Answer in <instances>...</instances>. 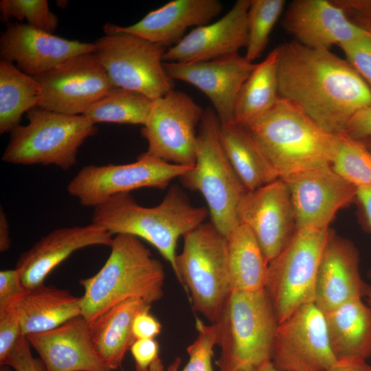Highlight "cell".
I'll list each match as a JSON object with an SVG mask.
<instances>
[{"label":"cell","instance_id":"cell-22","mask_svg":"<svg viewBox=\"0 0 371 371\" xmlns=\"http://www.w3.org/2000/svg\"><path fill=\"white\" fill-rule=\"evenodd\" d=\"M359 262L358 251L352 242L330 231L315 282L314 303L323 313L364 297L367 284L360 276Z\"/></svg>","mask_w":371,"mask_h":371},{"label":"cell","instance_id":"cell-28","mask_svg":"<svg viewBox=\"0 0 371 371\" xmlns=\"http://www.w3.org/2000/svg\"><path fill=\"white\" fill-rule=\"evenodd\" d=\"M219 136L233 168L247 191L280 179L246 126L236 122L221 124Z\"/></svg>","mask_w":371,"mask_h":371},{"label":"cell","instance_id":"cell-37","mask_svg":"<svg viewBox=\"0 0 371 371\" xmlns=\"http://www.w3.org/2000/svg\"><path fill=\"white\" fill-rule=\"evenodd\" d=\"M339 46L346 60L371 89V36L361 37Z\"/></svg>","mask_w":371,"mask_h":371},{"label":"cell","instance_id":"cell-27","mask_svg":"<svg viewBox=\"0 0 371 371\" xmlns=\"http://www.w3.org/2000/svg\"><path fill=\"white\" fill-rule=\"evenodd\" d=\"M324 314L337 359L371 357V310L363 298L350 300Z\"/></svg>","mask_w":371,"mask_h":371},{"label":"cell","instance_id":"cell-39","mask_svg":"<svg viewBox=\"0 0 371 371\" xmlns=\"http://www.w3.org/2000/svg\"><path fill=\"white\" fill-rule=\"evenodd\" d=\"M24 336L16 308L0 311V363Z\"/></svg>","mask_w":371,"mask_h":371},{"label":"cell","instance_id":"cell-49","mask_svg":"<svg viewBox=\"0 0 371 371\" xmlns=\"http://www.w3.org/2000/svg\"><path fill=\"white\" fill-rule=\"evenodd\" d=\"M369 276L371 279V271L370 272ZM364 297L366 298L367 305L371 310V281L369 284H366Z\"/></svg>","mask_w":371,"mask_h":371},{"label":"cell","instance_id":"cell-32","mask_svg":"<svg viewBox=\"0 0 371 371\" xmlns=\"http://www.w3.org/2000/svg\"><path fill=\"white\" fill-rule=\"evenodd\" d=\"M153 100L143 94L114 87L83 114L94 124L100 122L142 124L150 115Z\"/></svg>","mask_w":371,"mask_h":371},{"label":"cell","instance_id":"cell-52","mask_svg":"<svg viewBox=\"0 0 371 371\" xmlns=\"http://www.w3.org/2000/svg\"><path fill=\"white\" fill-rule=\"evenodd\" d=\"M1 371H12L10 367L7 366H1Z\"/></svg>","mask_w":371,"mask_h":371},{"label":"cell","instance_id":"cell-12","mask_svg":"<svg viewBox=\"0 0 371 371\" xmlns=\"http://www.w3.org/2000/svg\"><path fill=\"white\" fill-rule=\"evenodd\" d=\"M204 109L186 93L172 89L153 100L150 115L141 129L146 152L167 162L194 166L199 125Z\"/></svg>","mask_w":371,"mask_h":371},{"label":"cell","instance_id":"cell-42","mask_svg":"<svg viewBox=\"0 0 371 371\" xmlns=\"http://www.w3.org/2000/svg\"><path fill=\"white\" fill-rule=\"evenodd\" d=\"M136 371H149L159 357V344L155 339H136L130 348Z\"/></svg>","mask_w":371,"mask_h":371},{"label":"cell","instance_id":"cell-15","mask_svg":"<svg viewBox=\"0 0 371 371\" xmlns=\"http://www.w3.org/2000/svg\"><path fill=\"white\" fill-rule=\"evenodd\" d=\"M290 192L297 229H329L337 212L356 198L358 188L330 166L282 179Z\"/></svg>","mask_w":371,"mask_h":371},{"label":"cell","instance_id":"cell-35","mask_svg":"<svg viewBox=\"0 0 371 371\" xmlns=\"http://www.w3.org/2000/svg\"><path fill=\"white\" fill-rule=\"evenodd\" d=\"M0 19L6 23L11 19L26 20L27 25L52 34L58 27V17L45 0H1Z\"/></svg>","mask_w":371,"mask_h":371},{"label":"cell","instance_id":"cell-30","mask_svg":"<svg viewBox=\"0 0 371 371\" xmlns=\"http://www.w3.org/2000/svg\"><path fill=\"white\" fill-rule=\"evenodd\" d=\"M278 47L273 49L254 69L238 96L235 122L245 126L268 112L280 98Z\"/></svg>","mask_w":371,"mask_h":371},{"label":"cell","instance_id":"cell-34","mask_svg":"<svg viewBox=\"0 0 371 371\" xmlns=\"http://www.w3.org/2000/svg\"><path fill=\"white\" fill-rule=\"evenodd\" d=\"M284 0H251L248 10L246 59L253 63L265 50L269 35L280 16Z\"/></svg>","mask_w":371,"mask_h":371},{"label":"cell","instance_id":"cell-20","mask_svg":"<svg viewBox=\"0 0 371 371\" xmlns=\"http://www.w3.org/2000/svg\"><path fill=\"white\" fill-rule=\"evenodd\" d=\"M282 25L304 46L328 49L333 45L371 36L346 16L331 0H295L286 10Z\"/></svg>","mask_w":371,"mask_h":371},{"label":"cell","instance_id":"cell-16","mask_svg":"<svg viewBox=\"0 0 371 371\" xmlns=\"http://www.w3.org/2000/svg\"><path fill=\"white\" fill-rule=\"evenodd\" d=\"M238 216L240 223L253 233L269 262L297 230L290 192L282 179L247 191L240 201Z\"/></svg>","mask_w":371,"mask_h":371},{"label":"cell","instance_id":"cell-17","mask_svg":"<svg viewBox=\"0 0 371 371\" xmlns=\"http://www.w3.org/2000/svg\"><path fill=\"white\" fill-rule=\"evenodd\" d=\"M255 65L239 54L202 62H164L170 79L190 83L207 95L221 124L235 122L238 94Z\"/></svg>","mask_w":371,"mask_h":371},{"label":"cell","instance_id":"cell-38","mask_svg":"<svg viewBox=\"0 0 371 371\" xmlns=\"http://www.w3.org/2000/svg\"><path fill=\"white\" fill-rule=\"evenodd\" d=\"M28 291L16 268L0 271V311L16 308Z\"/></svg>","mask_w":371,"mask_h":371},{"label":"cell","instance_id":"cell-21","mask_svg":"<svg viewBox=\"0 0 371 371\" xmlns=\"http://www.w3.org/2000/svg\"><path fill=\"white\" fill-rule=\"evenodd\" d=\"M113 238L109 232L93 223L57 228L23 252L15 268L23 284L30 290L43 284L49 273L76 251L95 245L110 247Z\"/></svg>","mask_w":371,"mask_h":371},{"label":"cell","instance_id":"cell-18","mask_svg":"<svg viewBox=\"0 0 371 371\" xmlns=\"http://www.w3.org/2000/svg\"><path fill=\"white\" fill-rule=\"evenodd\" d=\"M95 49L94 43L67 40L18 21L7 23L0 36L1 60L15 63L19 70L31 76Z\"/></svg>","mask_w":371,"mask_h":371},{"label":"cell","instance_id":"cell-51","mask_svg":"<svg viewBox=\"0 0 371 371\" xmlns=\"http://www.w3.org/2000/svg\"><path fill=\"white\" fill-rule=\"evenodd\" d=\"M362 142H363L368 150L371 152V137Z\"/></svg>","mask_w":371,"mask_h":371},{"label":"cell","instance_id":"cell-41","mask_svg":"<svg viewBox=\"0 0 371 371\" xmlns=\"http://www.w3.org/2000/svg\"><path fill=\"white\" fill-rule=\"evenodd\" d=\"M331 1L342 10L352 23L361 30L371 33V1Z\"/></svg>","mask_w":371,"mask_h":371},{"label":"cell","instance_id":"cell-5","mask_svg":"<svg viewBox=\"0 0 371 371\" xmlns=\"http://www.w3.org/2000/svg\"><path fill=\"white\" fill-rule=\"evenodd\" d=\"M214 324L220 371H256L271 361L278 321L265 289L232 291Z\"/></svg>","mask_w":371,"mask_h":371},{"label":"cell","instance_id":"cell-23","mask_svg":"<svg viewBox=\"0 0 371 371\" xmlns=\"http://www.w3.org/2000/svg\"><path fill=\"white\" fill-rule=\"evenodd\" d=\"M25 337L47 371H111L96 352L89 324L82 315Z\"/></svg>","mask_w":371,"mask_h":371},{"label":"cell","instance_id":"cell-11","mask_svg":"<svg viewBox=\"0 0 371 371\" xmlns=\"http://www.w3.org/2000/svg\"><path fill=\"white\" fill-rule=\"evenodd\" d=\"M192 168L165 161L145 152L129 164L86 166L71 179L67 190L82 205L94 208L116 194L142 188L164 189Z\"/></svg>","mask_w":371,"mask_h":371},{"label":"cell","instance_id":"cell-45","mask_svg":"<svg viewBox=\"0 0 371 371\" xmlns=\"http://www.w3.org/2000/svg\"><path fill=\"white\" fill-rule=\"evenodd\" d=\"M328 371H371V366L362 359L345 357L337 359Z\"/></svg>","mask_w":371,"mask_h":371},{"label":"cell","instance_id":"cell-26","mask_svg":"<svg viewBox=\"0 0 371 371\" xmlns=\"http://www.w3.org/2000/svg\"><path fill=\"white\" fill-rule=\"evenodd\" d=\"M25 336L52 330L82 315L81 297L44 284L29 290L16 306Z\"/></svg>","mask_w":371,"mask_h":371},{"label":"cell","instance_id":"cell-2","mask_svg":"<svg viewBox=\"0 0 371 371\" xmlns=\"http://www.w3.org/2000/svg\"><path fill=\"white\" fill-rule=\"evenodd\" d=\"M209 212L191 204L185 193L172 186L160 203L139 205L130 193L114 195L93 208L92 222L112 236L129 234L152 245L176 271L180 237L202 224Z\"/></svg>","mask_w":371,"mask_h":371},{"label":"cell","instance_id":"cell-13","mask_svg":"<svg viewBox=\"0 0 371 371\" xmlns=\"http://www.w3.org/2000/svg\"><path fill=\"white\" fill-rule=\"evenodd\" d=\"M337 358L324 313L315 304L301 306L278 323L271 361L280 371H328Z\"/></svg>","mask_w":371,"mask_h":371},{"label":"cell","instance_id":"cell-50","mask_svg":"<svg viewBox=\"0 0 371 371\" xmlns=\"http://www.w3.org/2000/svg\"><path fill=\"white\" fill-rule=\"evenodd\" d=\"M256 371H280L276 368L271 361H268L260 366Z\"/></svg>","mask_w":371,"mask_h":371},{"label":"cell","instance_id":"cell-33","mask_svg":"<svg viewBox=\"0 0 371 371\" xmlns=\"http://www.w3.org/2000/svg\"><path fill=\"white\" fill-rule=\"evenodd\" d=\"M330 166L357 188H371V152L363 142L339 135L337 150Z\"/></svg>","mask_w":371,"mask_h":371},{"label":"cell","instance_id":"cell-43","mask_svg":"<svg viewBox=\"0 0 371 371\" xmlns=\"http://www.w3.org/2000/svg\"><path fill=\"white\" fill-rule=\"evenodd\" d=\"M150 307L139 311L133 322V333L136 339H155L161 330V324L150 313Z\"/></svg>","mask_w":371,"mask_h":371},{"label":"cell","instance_id":"cell-24","mask_svg":"<svg viewBox=\"0 0 371 371\" xmlns=\"http://www.w3.org/2000/svg\"><path fill=\"white\" fill-rule=\"evenodd\" d=\"M222 10L218 0H173L131 25H109L114 31L132 34L169 48L184 37L188 28L208 24Z\"/></svg>","mask_w":371,"mask_h":371},{"label":"cell","instance_id":"cell-9","mask_svg":"<svg viewBox=\"0 0 371 371\" xmlns=\"http://www.w3.org/2000/svg\"><path fill=\"white\" fill-rule=\"evenodd\" d=\"M104 29L105 35L94 43V54L113 87L139 93L152 100L172 89V80L164 67L167 47L132 34L114 31L109 23Z\"/></svg>","mask_w":371,"mask_h":371},{"label":"cell","instance_id":"cell-46","mask_svg":"<svg viewBox=\"0 0 371 371\" xmlns=\"http://www.w3.org/2000/svg\"><path fill=\"white\" fill-rule=\"evenodd\" d=\"M356 199L359 201L367 226L371 232V188H358Z\"/></svg>","mask_w":371,"mask_h":371},{"label":"cell","instance_id":"cell-7","mask_svg":"<svg viewBox=\"0 0 371 371\" xmlns=\"http://www.w3.org/2000/svg\"><path fill=\"white\" fill-rule=\"evenodd\" d=\"M183 238L175 274L190 293L193 309L214 324L232 292L227 238L212 223H203Z\"/></svg>","mask_w":371,"mask_h":371},{"label":"cell","instance_id":"cell-40","mask_svg":"<svg viewBox=\"0 0 371 371\" xmlns=\"http://www.w3.org/2000/svg\"><path fill=\"white\" fill-rule=\"evenodd\" d=\"M0 364L9 366L14 371H47L41 360L33 357L25 336Z\"/></svg>","mask_w":371,"mask_h":371},{"label":"cell","instance_id":"cell-19","mask_svg":"<svg viewBox=\"0 0 371 371\" xmlns=\"http://www.w3.org/2000/svg\"><path fill=\"white\" fill-rule=\"evenodd\" d=\"M251 0H238L222 18L195 27L166 51L163 61L194 63L238 54L248 41V10Z\"/></svg>","mask_w":371,"mask_h":371},{"label":"cell","instance_id":"cell-36","mask_svg":"<svg viewBox=\"0 0 371 371\" xmlns=\"http://www.w3.org/2000/svg\"><path fill=\"white\" fill-rule=\"evenodd\" d=\"M198 335L187 348L189 360L180 371H214L212 359L214 348L217 345V332L214 324H205L198 317L196 319ZM180 359H176L168 371H178Z\"/></svg>","mask_w":371,"mask_h":371},{"label":"cell","instance_id":"cell-31","mask_svg":"<svg viewBox=\"0 0 371 371\" xmlns=\"http://www.w3.org/2000/svg\"><path fill=\"white\" fill-rule=\"evenodd\" d=\"M41 95L38 82L15 65L0 61V133L20 125L22 115L36 107Z\"/></svg>","mask_w":371,"mask_h":371},{"label":"cell","instance_id":"cell-3","mask_svg":"<svg viewBox=\"0 0 371 371\" xmlns=\"http://www.w3.org/2000/svg\"><path fill=\"white\" fill-rule=\"evenodd\" d=\"M110 254L94 276L82 279V316L89 324L113 306L132 298L148 304L164 296L165 272L141 239L113 236Z\"/></svg>","mask_w":371,"mask_h":371},{"label":"cell","instance_id":"cell-4","mask_svg":"<svg viewBox=\"0 0 371 371\" xmlns=\"http://www.w3.org/2000/svg\"><path fill=\"white\" fill-rule=\"evenodd\" d=\"M246 127L280 179L330 166L338 148L339 135L326 131L280 98Z\"/></svg>","mask_w":371,"mask_h":371},{"label":"cell","instance_id":"cell-14","mask_svg":"<svg viewBox=\"0 0 371 371\" xmlns=\"http://www.w3.org/2000/svg\"><path fill=\"white\" fill-rule=\"evenodd\" d=\"M33 77L41 91L36 107L67 115H83L115 87L94 53L73 57Z\"/></svg>","mask_w":371,"mask_h":371},{"label":"cell","instance_id":"cell-10","mask_svg":"<svg viewBox=\"0 0 371 371\" xmlns=\"http://www.w3.org/2000/svg\"><path fill=\"white\" fill-rule=\"evenodd\" d=\"M330 229H297L269 262L266 290L278 323L301 306L314 303L317 269Z\"/></svg>","mask_w":371,"mask_h":371},{"label":"cell","instance_id":"cell-47","mask_svg":"<svg viewBox=\"0 0 371 371\" xmlns=\"http://www.w3.org/2000/svg\"><path fill=\"white\" fill-rule=\"evenodd\" d=\"M11 246L9 223L2 207L0 209V251L6 252Z\"/></svg>","mask_w":371,"mask_h":371},{"label":"cell","instance_id":"cell-48","mask_svg":"<svg viewBox=\"0 0 371 371\" xmlns=\"http://www.w3.org/2000/svg\"><path fill=\"white\" fill-rule=\"evenodd\" d=\"M149 371H164V367L159 357L151 364Z\"/></svg>","mask_w":371,"mask_h":371},{"label":"cell","instance_id":"cell-1","mask_svg":"<svg viewBox=\"0 0 371 371\" xmlns=\"http://www.w3.org/2000/svg\"><path fill=\"white\" fill-rule=\"evenodd\" d=\"M278 47L279 97L326 131L344 134L351 117L371 106V89L346 60L295 41Z\"/></svg>","mask_w":371,"mask_h":371},{"label":"cell","instance_id":"cell-6","mask_svg":"<svg viewBox=\"0 0 371 371\" xmlns=\"http://www.w3.org/2000/svg\"><path fill=\"white\" fill-rule=\"evenodd\" d=\"M220 126L214 109H204L198 128L194 166L179 179L186 188L202 194L211 223L227 238L240 224L238 208L247 190L223 147Z\"/></svg>","mask_w":371,"mask_h":371},{"label":"cell","instance_id":"cell-25","mask_svg":"<svg viewBox=\"0 0 371 371\" xmlns=\"http://www.w3.org/2000/svg\"><path fill=\"white\" fill-rule=\"evenodd\" d=\"M149 307L151 305L141 299H129L106 311L89 324L96 352L111 371L120 367L136 340L133 333L135 315Z\"/></svg>","mask_w":371,"mask_h":371},{"label":"cell","instance_id":"cell-29","mask_svg":"<svg viewBox=\"0 0 371 371\" xmlns=\"http://www.w3.org/2000/svg\"><path fill=\"white\" fill-rule=\"evenodd\" d=\"M232 291L265 289L269 262L251 230L240 224L228 236Z\"/></svg>","mask_w":371,"mask_h":371},{"label":"cell","instance_id":"cell-44","mask_svg":"<svg viewBox=\"0 0 371 371\" xmlns=\"http://www.w3.org/2000/svg\"><path fill=\"white\" fill-rule=\"evenodd\" d=\"M344 134L358 141L371 137V106L359 111L351 117Z\"/></svg>","mask_w":371,"mask_h":371},{"label":"cell","instance_id":"cell-8","mask_svg":"<svg viewBox=\"0 0 371 371\" xmlns=\"http://www.w3.org/2000/svg\"><path fill=\"white\" fill-rule=\"evenodd\" d=\"M27 124L10 132L2 161L15 165H54L68 170L76 164L78 150L93 135L95 126L83 115H67L34 107Z\"/></svg>","mask_w":371,"mask_h":371}]
</instances>
